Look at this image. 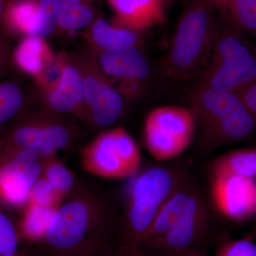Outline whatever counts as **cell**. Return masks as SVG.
<instances>
[{"label": "cell", "instance_id": "8", "mask_svg": "<svg viewBox=\"0 0 256 256\" xmlns=\"http://www.w3.org/2000/svg\"><path fill=\"white\" fill-rule=\"evenodd\" d=\"M69 54L82 74L86 108V124L98 129L110 127L121 117L124 96L104 73L88 47Z\"/></svg>", "mask_w": 256, "mask_h": 256}, {"label": "cell", "instance_id": "34", "mask_svg": "<svg viewBox=\"0 0 256 256\" xmlns=\"http://www.w3.org/2000/svg\"><path fill=\"white\" fill-rule=\"evenodd\" d=\"M114 256H154L148 254L140 248H128L118 246Z\"/></svg>", "mask_w": 256, "mask_h": 256}, {"label": "cell", "instance_id": "38", "mask_svg": "<svg viewBox=\"0 0 256 256\" xmlns=\"http://www.w3.org/2000/svg\"><path fill=\"white\" fill-rule=\"evenodd\" d=\"M205 1H207V2H210V3H213L214 2H215V1H216V0H205Z\"/></svg>", "mask_w": 256, "mask_h": 256}, {"label": "cell", "instance_id": "11", "mask_svg": "<svg viewBox=\"0 0 256 256\" xmlns=\"http://www.w3.org/2000/svg\"><path fill=\"white\" fill-rule=\"evenodd\" d=\"M96 56L100 68L118 82L122 96L136 98L150 76V66L139 46H128L100 52Z\"/></svg>", "mask_w": 256, "mask_h": 256}, {"label": "cell", "instance_id": "12", "mask_svg": "<svg viewBox=\"0 0 256 256\" xmlns=\"http://www.w3.org/2000/svg\"><path fill=\"white\" fill-rule=\"evenodd\" d=\"M212 200L222 214L242 220L256 213V180L224 175L212 176Z\"/></svg>", "mask_w": 256, "mask_h": 256}, {"label": "cell", "instance_id": "35", "mask_svg": "<svg viewBox=\"0 0 256 256\" xmlns=\"http://www.w3.org/2000/svg\"><path fill=\"white\" fill-rule=\"evenodd\" d=\"M10 1L11 0H0V25H1L2 22L5 11H6V8H8Z\"/></svg>", "mask_w": 256, "mask_h": 256}, {"label": "cell", "instance_id": "25", "mask_svg": "<svg viewBox=\"0 0 256 256\" xmlns=\"http://www.w3.org/2000/svg\"><path fill=\"white\" fill-rule=\"evenodd\" d=\"M28 98L20 82L0 80V130L28 109Z\"/></svg>", "mask_w": 256, "mask_h": 256}, {"label": "cell", "instance_id": "3", "mask_svg": "<svg viewBox=\"0 0 256 256\" xmlns=\"http://www.w3.org/2000/svg\"><path fill=\"white\" fill-rule=\"evenodd\" d=\"M191 110L205 148L242 142L256 132V116L236 92L196 88Z\"/></svg>", "mask_w": 256, "mask_h": 256}, {"label": "cell", "instance_id": "31", "mask_svg": "<svg viewBox=\"0 0 256 256\" xmlns=\"http://www.w3.org/2000/svg\"><path fill=\"white\" fill-rule=\"evenodd\" d=\"M11 36L0 26V73L12 60Z\"/></svg>", "mask_w": 256, "mask_h": 256}, {"label": "cell", "instance_id": "37", "mask_svg": "<svg viewBox=\"0 0 256 256\" xmlns=\"http://www.w3.org/2000/svg\"><path fill=\"white\" fill-rule=\"evenodd\" d=\"M254 216H255V226H254V232H252V235L254 238H256V213Z\"/></svg>", "mask_w": 256, "mask_h": 256}, {"label": "cell", "instance_id": "21", "mask_svg": "<svg viewBox=\"0 0 256 256\" xmlns=\"http://www.w3.org/2000/svg\"><path fill=\"white\" fill-rule=\"evenodd\" d=\"M100 0H60L57 28L73 32L87 28L101 14Z\"/></svg>", "mask_w": 256, "mask_h": 256}, {"label": "cell", "instance_id": "32", "mask_svg": "<svg viewBox=\"0 0 256 256\" xmlns=\"http://www.w3.org/2000/svg\"><path fill=\"white\" fill-rule=\"evenodd\" d=\"M236 92L250 112L256 116V79Z\"/></svg>", "mask_w": 256, "mask_h": 256}, {"label": "cell", "instance_id": "39", "mask_svg": "<svg viewBox=\"0 0 256 256\" xmlns=\"http://www.w3.org/2000/svg\"><path fill=\"white\" fill-rule=\"evenodd\" d=\"M162 1H163V2H164V3L165 2V0H162Z\"/></svg>", "mask_w": 256, "mask_h": 256}, {"label": "cell", "instance_id": "5", "mask_svg": "<svg viewBox=\"0 0 256 256\" xmlns=\"http://www.w3.org/2000/svg\"><path fill=\"white\" fill-rule=\"evenodd\" d=\"M180 174L171 166H152L132 183L118 244L140 248L156 214L175 191L181 188Z\"/></svg>", "mask_w": 256, "mask_h": 256}, {"label": "cell", "instance_id": "24", "mask_svg": "<svg viewBox=\"0 0 256 256\" xmlns=\"http://www.w3.org/2000/svg\"><path fill=\"white\" fill-rule=\"evenodd\" d=\"M41 175L64 200L74 193L82 183L57 156L43 158Z\"/></svg>", "mask_w": 256, "mask_h": 256}, {"label": "cell", "instance_id": "19", "mask_svg": "<svg viewBox=\"0 0 256 256\" xmlns=\"http://www.w3.org/2000/svg\"><path fill=\"white\" fill-rule=\"evenodd\" d=\"M55 55L46 40L28 36L22 38L12 52V58L18 68L34 79L41 74Z\"/></svg>", "mask_w": 256, "mask_h": 256}, {"label": "cell", "instance_id": "4", "mask_svg": "<svg viewBox=\"0 0 256 256\" xmlns=\"http://www.w3.org/2000/svg\"><path fill=\"white\" fill-rule=\"evenodd\" d=\"M218 16L210 60L196 88L237 92L256 79V44Z\"/></svg>", "mask_w": 256, "mask_h": 256}, {"label": "cell", "instance_id": "7", "mask_svg": "<svg viewBox=\"0 0 256 256\" xmlns=\"http://www.w3.org/2000/svg\"><path fill=\"white\" fill-rule=\"evenodd\" d=\"M82 169L98 178H132L141 164L140 152L131 134L122 127L105 130L79 153Z\"/></svg>", "mask_w": 256, "mask_h": 256}, {"label": "cell", "instance_id": "17", "mask_svg": "<svg viewBox=\"0 0 256 256\" xmlns=\"http://www.w3.org/2000/svg\"><path fill=\"white\" fill-rule=\"evenodd\" d=\"M85 37L89 50L98 55L106 50L139 46L142 32L109 22L100 14L87 28Z\"/></svg>", "mask_w": 256, "mask_h": 256}, {"label": "cell", "instance_id": "6", "mask_svg": "<svg viewBox=\"0 0 256 256\" xmlns=\"http://www.w3.org/2000/svg\"><path fill=\"white\" fill-rule=\"evenodd\" d=\"M76 119L42 106L26 109L0 130V142L35 153L42 158L57 156L78 138Z\"/></svg>", "mask_w": 256, "mask_h": 256}, {"label": "cell", "instance_id": "20", "mask_svg": "<svg viewBox=\"0 0 256 256\" xmlns=\"http://www.w3.org/2000/svg\"><path fill=\"white\" fill-rule=\"evenodd\" d=\"M57 207L38 206L28 203L18 210L16 218L22 240L30 249L41 242Z\"/></svg>", "mask_w": 256, "mask_h": 256}, {"label": "cell", "instance_id": "10", "mask_svg": "<svg viewBox=\"0 0 256 256\" xmlns=\"http://www.w3.org/2000/svg\"><path fill=\"white\" fill-rule=\"evenodd\" d=\"M42 160L32 152L0 142V204L8 210L26 206L42 174Z\"/></svg>", "mask_w": 256, "mask_h": 256}, {"label": "cell", "instance_id": "29", "mask_svg": "<svg viewBox=\"0 0 256 256\" xmlns=\"http://www.w3.org/2000/svg\"><path fill=\"white\" fill-rule=\"evenodd\" d=\"M41 25L36 36L46 40L57 28L60 0H38Z\"/></svg>", "mask_w": 256, "mask_h": 256}, {"label": "cell", "instance_id": "22", "mask_svg": "<svg viewBox=\"0 0 256 256\" xmlns=\"http://www.w3.org/2000/svg\"><path fill=\"white\" fill-rule=\"evenodd\" d=\"M212 5L224 21L256 41V0H216Z\"/></svg>", "mask_w": 256, "mask_h": 256}, {"label": "cell", "instance_id": "26", "mask_svg": "<svg viewBox=\"0 0 256 256\" xmlns=\"http://www.w3.org/2000/svg\"><path fill=\"white\" fill-rule=\"evenodd\" d=\"M0 204V256H31L18 232V220Z\"/></svg>", "mask_w": 256, "mask_h": 256}, {"label": "cell", "instance_id": "33", "mask_svg": "<svg viewBox=\"0 0 256 256\" xmlns=\"http://www.w3.org/2000/svg\"><path fill=\"white\" fill-rule=\"evenodd\" d=\"M117 248L114 242H105L78 256H114Z\"/></svg>", "mask_w": 256, "mask_h": 256}, {"label": "cell", "instance_id": "13", "mask_svg": "<svg viewBox=\"0 0 256 256\" xmlns=\"http://www.w3.org/2000/svg\"><path fill=\"white\" fill-rule=\"evenodd\" d=\"M207 223L206 208L202 204L166 233L140 248L154 256H178L200 249L198 246L206 235Z\"/></svg>", "mask_w": 256, "mask_h": 256}, {"label": "cell", "instance_id": "14", "mask_svg": "<svg viewBox=\"0 0 256 256\" xmlns=\"http://www.w3.org/2000/svg\"><path fill=\"white\" fill-rule=\"evenodd\" d=\"M41 105L58 114L86 122L85 94L80 70L69 54L62 80L48 92H40Z\"/></svg>", "mask_w": 256, "mask_h": 256}, {"label": "cell", "instance_id": "23", "mask_svg": "<svg viewBox=\"0 0 256 256\" xmlns=\"http://www.w3.org/2000/svg\"><path fill=\"white\" fill-rule=\"evenodd\" d=\"M210 171L212 176L232 175L256 178V146L222 154L213 162Z\"/></svg>", "mask_w": 256, "mask_h": 256}, {"label": "cell", "instance_id": "2", "mask_svg": "<svg viewBox=\"0 0 256 256\" xmlns=\"http://www.w3.org/2000/svg\"><path fill=\"white\" fill-rule=\"evenodd\" d=\"M218 18L212 3L188 0L162 62L168 76L188 82L202 73L210 60Z\"/></svg>", "mask_w": 256, "mask_h": 256}, {"label": "cell", "instance_id": "9", "mask_svg": "<svg viewBox=\"0 0 256 256\" xmlns=\"http://www.w3.org/2000/svg\"><path fill=\"white\" fill-rule=\"evenodd\" d=\"M196 128L191 109L174 106L156 108L144 121L146 150L154 159L162 162L174 160L190 146Z\"/></svg>", "mask_w": 256, "mask_h": 256}, {"label": "cell", "instance_id": "27", "mask_svg": "<svg viewBox=\"0 0 256 256\" xmlns=\"http://www.w3.org/2000/svg\"><path fill=\"white\" fill-rule=\"evenodd\" d=\"M68 60L69 53L60 52L56 54L54 60L45 67L40 75L34 78L38 92H48L58 85L63 76Z\"/></svg>", "mask_w": 256, "mask_h": 256}, {"label": "cell", "instance_id": "15", "mask_svg": "<svg viewBox=\"0 0 256 256\" xmlns=\"http://www.w3.org/2000/svg\"><path fill=\"white\" fill-rule=\"evenodd\" d=\"M114 10L112 22L142 32L166 21L162 0H106Z\"/></svg>", "mask_w": 256, "mask_h": 256}, {"label": "cell", "instance_id": "1", "mask_svg": "<svg viewBox=\"0 0 256 256\" xmlns=\"http://www.w3.org/2000/svg\"><path fill=\"white\" fill-rule=\"evenodd\" d=\"M110 210L96 188L80 183L57 207L45 236L31 256H78L114 242Z\"/></svg>", "mask_w": 256, "mask_h": 256}, {"label": "cell", "instance_id": "18", "mask_svg": "<svg viewBox=\"0 0 256 256\" xmlns=\"http://www.w3.org/2000/svg\"><path fill=\"white\" fill-rule=\"evenodd\" d=\"M41 25L38 0H11L1 26L10 36H36Z\"/></svg>", "mask_w": 256, "mask_h": 256}, {"label": "cell", "instance_id": "30", "mask_svg": "<svg viewBox=\"0 0 256 256\" xmlns=\"http://www.w3.org/2000/svg\"><path fill=\"white\" fill-rule=\"evenodd\" d=\"M215 256H256V245L250 239H224L217 246Z\"/></svg>", "mask_w": 256, "mask_h": 256}, {"label": "cell", "instance_id": "36", "mask_svg": "<svg viewBox=\"0 0 256 256\" xmlns=\"http://www.w3.org/2000/svg\"><path fill=\"white\" fill-rule=\"evenodd\" d=\"M178 256H205V252L202 249L190 250V252H184Z\"/></svg>", "mask_w": 256, "mask_h": 256}, {"label": "cell", "instance_id": "28", "mask_svg": "<svg viewBox=\"0 0 256 256\" xmlns=\"http://www.w3.org/2000/svg\"><path fill=\"white\" fill-rule=\"evenodd\" d=\"M64 200L41 175L30 190L28 203L42 206L58 207Z\"/></svg>", "mask_w": 256, "mask_h": 256}, {"label": "cell", "instance_id": "16", "mask_svg": "<svg viewBox=\"0 0 256 256\" xmlns=\"http://www.w3.org/2000/svg\"><path fill=\"white\" fill-rule=\"evenodd\" d=\"M202 204L197 194L188 188H178L160 208L140 248L156 240Z\"/></svg>", "mask_w": 256, "mask_h": 256}]
</instances>
